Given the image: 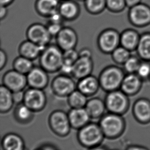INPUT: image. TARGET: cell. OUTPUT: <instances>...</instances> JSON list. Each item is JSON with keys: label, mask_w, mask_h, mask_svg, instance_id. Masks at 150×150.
I'll return each mask as SVG.
<instances>
[{"label": "cell", "mask_w": 150, "mask_h": 150, "mask_svg": "<svg viewBox=\"0 0 150 150\" xmlns=\"http://www.w3.org/2000/svg\"><path fill=\"white\" fill-rule=\"evenodd\" d=\"M63 61V51L56 44L45 47L39 58V66L49 74L60 71Z\"/></svg>", "instance_id": "1"}, {"label": "cell", "mask_w": 150, "mask_h": 150, "mask_svg": "<svg viewBox=\"0 0 150 150\" xmlns=\"http://www.w3.org/2000/svg\"><path fill=\"white\" fill-rule=\"evenodd\" d=\"M126 73L119 65H109L101 71L98 80L101 89L106 92L120 89Z\"/></svg>", "instance_id": "2"}, {"label": "cell", "mask_w": 150, "mask_h": 150, "mask_svg": "<svg viewBox=\"0 0 150 150\" xmlns=\"http://www.w3.org/2000/svg\"><path fill=\"white\" fill-rule=\"evenodd\" d=\"M105 138L100 124L94 122H89L77 132V140L79 144L88 149L100 146Z\"/></svg>", "instance_id": "3"}, {"label": "cell", "mask_w": 150, "mask_h": 150, "mask_svg": "<svg viewBox=\"0 0 150 150\" xmlns=\"http://www.w3.org/2000/svg\"><path fill=\"white\" fill-rule=\"evenodd\" d=\"M98 124L105 138L110 139L120 137L125 128V122L122 116L109 112L100 119Z\"/></svg>", "instance_id": "4"}, {"label": "cell", "mask_w": 150, "mask_h": 150, "mask_svg": "<svg viewBox=\"0 0 150 150\" xmlns=\"http://www.w3.org/2000/svg\"><path fill=\"white\" fill-rule=\"evenodd\" d=\"M48 124L52 132L57 136L65 137L71 131L68 114L63 110H55L50 114Z\"/></svg>", "instance_id": "5"}, {"label": "cell", "mask_w": 150, "mask_h": 150, "mask_svg": "<svg viewBox=\"0 0 150 150\" xmlns=\"http://www.w3.org/2000/svg\"><path fill=\"white\" fill-rule=\"evenodd\" d=\"M128 96L120 89L108 92L105 99L108 112L120 115L125 113L129 106Z\"/></svg>", "instance_id": "6"}, {"label": "cell", "mask_w": 150, "mask_h": 150, "mask_svg": "<svg viewBox=\"0 0 150 150\" xmlns=\"http://www.w3.org/2000/svg\"><path fill=\"white\" fill-rule=\"evenodd\" d=\"M120 33L114 29H107L100 33L97 39L98 48L101 53L111 55L120 46Z\"/></svg>", "instance_id": "7"}, {"label": "cell", "mask_w": 150, "mask_h": 150, "mask_svg": "<svg viewBox=\"0 0 150 150\" xmlns=\"http://www.w3.org/2000/svg\"><path fill=\"white\" fill-rule=\"evenodd\" d=\"M69 75L61 74L53 79L51 89L55 95L59 97H68L75 89L77 83Z\"/></svg>", "instance_id": "8"}, {"label": "cell", "mask_w": 150, "mask_h": 150, "mask_svg": "<svg viewBox=\"0 0 150 150\" xmlns=\"http://www.w3.org/2000/svg\"><path fill=\"white\" fill-rule=\"evenodd\" d=\"M128 20L132 26L143 28L150 25V6L141 2L129 8Z\"/></svg>", "instance_id": "9"}, {"label": "cell", "mask_w": 150, "mask_h": 150, "mask_svg": "<svg viewBox=\"0 0 150 150\" xmlns=\"http://www.w3.org/2000/svg\"><path fill=\"white\" fill-rule=\"evenodd\" d=\"M47 102V96L43 89L29 87L24 91L23 104L34 113L43 111Z\"/></svg>", "instance_id": "10"}, {"label": "cell", "mask_w": 150, "mask_h": 150, "mask_svg": "<svg viewBox=\"0 0 150 150\" xmlns=\"http://www.w3.org/2000/svg\"><path fill=\"white\" fill-rule=\"evenodd\" d=\"M26 35L27 40L43 48L50 44L52 38L47 26L39 23L30 25L27 29Z\"/></svg>", "instance_id": "11"}, {"label": "cell", "mask_w": 150, "mask_h": 150, "mask_svg": "<svg viewBox=\"0 0 150 150\" xmlns=\"http://www.w3.org/2000/svg\"><path fill=\"white\" fill-rule=\"evenodd\" d=\"M2 84L13 93L24 91L28 85L27 76L13 69L9 70L3 75Z\"/></svg>", "instance_id": "12"}, {"label": "cell", "mask_w": 150, "mask_h": 150, "mask_svg": "<svg viewBox=\"0 0 150 150\" xmlns=\"http://www.w3.org/2000/svg\"><path fill=\"white\" fill-rule=\"evenodd\" d=\"M55 38L56 44L63 51L75 49L79 40L75 30L69 26H63Z\"/></svg>", "instance_id": "13"}, {"label": "cell", "mask_w": 150, "mask_h": 150, "mask_svg": "<svg viewBox=\"0 0 150 150\" xmlns=\"http://www.w3.org/2000/svg\"><path fill=\"white\" fill-rule=\"evenodd\" d=\"M48 74L41 66H35L26 75L28 85L29 87L44 90L49 84Z\"/></svg>", "instance_id": "14"}, {"label": "cell", "mask_w": 150, "mask_h": 150, "mask_svg": "<svg viewBox=\"0 0 150 150\" xmlns=\"http://www.w3.org/2000/svg\"><path fill=\"white\" fill-rule=\"evenodd\" d=\"M93 67V61L92 58L79 57L73 64L71 76L79 80L92 75Z\"/></svg>", "instance_id": "15"}, {"label": "cell", "mask_w": 150, "mask_h": 150, "mask_svg": "<svg viewBox=\"0 0 150 150\" xmlns=\"http://www.w3.org/2000/svg\"><path fill=\"white\" fill-rule=\"evenodd\" d=\"M59 12L64 20L73 21L79 16L81 8L75 0L61 1Z\"/></svg>", "instance_id": "16"}, {"label": "cell", "mask_w": 150, "mask_h": 150, "mask_svg": "<svg viewBox=\"0 0 150 150\" xmlns=\"http://www.w3.org/2000/svg\"><path fill=\"white\" fill-rule=\"evenodd\" d=\"M143 82L136 73L126 74L120 89L127 95H134L140 91Z\"/></svg>", "instance_id": "17"}, {"label": "cell", "mask_w": 150, "mask_h": 150, "mask_svg": "<svg viewBox=\"0 0 150 150\" xmlns=\"http://www.w3.org/2000/svg\"><path fill=\"white\" fill-rule=\"evenodd\" d=\"M68 114L71 127L75 130H79L91 119L85 108L71 109Z\"/></svg>", "instance_id": "18"}, {"label": "cell", "mask_w": 150, "mask_h": 150, "mask_svg": "<svg viewBox=\"0 0 150 150\" xmlns=\"http://www.w3.org/2000/svg\"><path fill=\"white\" fill-rule=\"evenodd\" d=\"M100 88L98 78L91 75L78 80L77 89L86 96L91 97L97 94Z\"/></svg>", "instance_id": "19"}, {"label": "cell", "mask_w": 150, "mask_h": 150, "mask_svg": "<svg viewBox=\"0 0 150 150\" xmlns=\"http://www.w3.org/2000/svg\"><path fill=\"white\" fill-rule=\"evenodd\" d=\"M61 0H36V12L41 16L48 18L59 11Z\"/></svg>", "instance_id": "20"}, {"label": "cell", "mask_w": 150, "mask_h": 150, "mask_svg": "<svg viewBox=\"0 0 150 150\" xmlns=\"http://www.w3.org/2000/svg\"><path fill=\"white\" fill-rule=\"evenodd\" d=\"M140 35L136 29H127L120 33V45L131 52L135 51L140 38Z\"/></svg>", "instance_id": "21"}, {"label": "cell", "mask_w": 150, "mask_h": 150, "mask_svg": "<svg viewBox=\"0 0 150 150\" xmlns=\"http://www.w3.org/2000/svg\"><path fill=\"white\" fill-rule=\"evenodd\" d=\"M133 113L134 117L141 124L150 122V101L146 99H139L134 104Z\"/></svg>", "instance_id": "22"}, {"label": "cell", "mask_w": 150, "mask_h": 150, "mask_svg": "<svg viewBox=\"0 0 150 150\" xmlns=\"http://www.w3.org/2000/svg\"><path fill=\"white\" fill-rule=\"evenodd\" d=\"M1 147L3 150H25L27 149L22 137L14 133H9L4 135Z\"/></svg>", "instance_id": "23"}, {"label": "cell", "mask_w": 150, "mask_h": 150, "mask_svg": "<svg viewBox=\"0 0 150 150\" xmlns=\"http://www.w3.org/2000/svg\"><path fill=\"white\" fill-rule=\"evenodd\" d=\"M44 49L35 43L27 40L21 43L18 51L20 56L34 61L39 58Z\"/></svg>", "instance_id": "24"}, {"label": "cell", "mask_w": 150, "mask_h": 150, "mask_svg": "<svg viewBox=\"0 0 150 150\" xmlns=\"http://www.w3.org/2000/svg\"><path fill=\"white\" fill-rule=\"evenodd\" d=\"M85 109L91 119H100L107 110L105 100L98 97L92 98L88 100Z\"/></svg>", "instance_id": "25"}, {"label": "cell", "mask_w": 150, "mask_h": 150, "mask_svg": "<svg viewBox=\"0 0 150 150\" xmlns=\"http://www.w3.org/2000/svg\"><path fill=\"white\" fill-rule=\"evenodd\" d=\"M135 52L142 60L150 62V32H144L140 35Z\"/></svg>", "instance_id": "26"}, {"label": "cell", "mask_w": 150, "mask_h": 150, "mask_svg": "<svg viewBox=\"0 0 150 150\" xmlns=\"http://www.w3.org/2000/svg\"><path fill=\"white\" fill-rule=\"evenodd\" d=\"M14 104L13 92L2 84L0 87V112L2 114L8 113Z\"/></svg>", "instance_id": "27"}, {"label": "cell", "mask_w": 150, "mask_h": 150, "mask_svg": "<svg viewBox=\"0 0 150 150\" xmlns=\"http://www.w3.org/2000/svg\"><path fill=\"white\" fill-rule=\"evenodd\" d=\"M13 113L15 119L21 124H29L34 117V112L23 103L17 104Z\"/></svg>", "instance_id": "28"}, {"label": "cell", "mask_w": 150, "mask_h": 150, "mask_svg": "<svg viewBox=\"0 0 150 150\" xmlns=\"http://www.w3.org/2000/svg\"><path fill=\"white\" fill-rule=\"evenodd\" d=\"M33 61L19 56L12 63L13 69L24 75H27L35 67Z\"/></svg>", "instance_id": "29"}, {"label": "cell", "mask_w": 150, "mask_h": 150, "mask_svg": "<svg viewBox=\"0 0 150 150\" xmlns=\"http://www.w3.org/2000/svg\"><path fill=\"white\" fill-rule=\"evenodd\" d=\"M87 97L76 89L67 97V102L71 109L85 108L88 100Z\"/></svg>", "instance_id": "30"}, {"label": "cell", "mask_w": 150, "mask_h": 150, "mask_svg": "<svg viewBox=\"0 0 150 150\" xmlns=\"http://www.w3.org/2000/svg\"><path fill=\"white\" fill-rule=\"evenodd\" d=\"M84 6L90 14L97 15L106 9V0H85Z\"/></svg>", "instance_id": "31"}, {"label": "cell", "mask_w": 150, "mask_h": 150, "mask_svg": "<svg viewBox=\"0 0 150 150\" xmlns=\"http://www.w3.org/2000/svg\"><path fill=\"white\" fill-rule=\"evenodd\" d=\"M132 55V52L120 45L111 54V58L116 65L122 66Z\"/></svg>", "instance_id": "32"}, {"label": "cell", "mask_w": 150, "mask_h": 150, "mask_svg": "<svg viewBox=\"0 0 150 150\" xmlns=\"http://www.w3.org/2000/svg\"><path fill=\"white\" fill-rule=\"evenodd\" d=\"M142 61L137 55L132 54L122 67L126 74L136 73Z\"/></svg>", "instance_id": "33"}, {"label": "cell", "mask_w": 150, "mask_h": 150, "mask_svg": "<svg viewBox=\"0 0 150 150\" xmlns=\"http://www.w3.org/2000/svg\"><path fill=\"white\" fill-rule=\"evenodd\" d=\"M126 7L125 0H106V9L112 13L122 12Z\"/></svg>", "instance_id": "34"}, {"label": "cell", "mask_w": 150, "mask_h": 150, "mask_svg": "<svg viewBox=\"0 0 150 150\" xmlns=\"http://www.w3.org/2000/svg\"><path fill=\"white\" fill-rule=\"evenodd\" d=\"M136 74L143 81L150 80V62L142 60Z\"/></svg>", "instance_id": "35"}, {"label": "cell", "mask_w": 150, "mask_h": 150, "mask_svg": "<svg viewBox=\"0 0 150 150\" xmlns=\"http://www.w3.org/2000/svg\"><path fill=\"white\" fill-rule=\"evenodd\" d=\"M63 57L64 62L73 65L77 59L79 58V53L76 51L75 49L64 51H63Z\"/></svg>", "instance_id": "36"}, {"label": "cell", "mask_w": 150, "mask_h": 150, "mask_svg": "<svg viewBox=\"0 0 150 150\" xmlns=\"http://www.w3.org/2000/svg\"><path fill=\"white\" fill-rule=\"evenodd\" d=\"M46 26L49 33L52 37H56L64 26L62 24L52 22H48Z\"/></svg>", "instance_id": "37"}, {"label": "cell", "mask_w": 150, "mask_h": 150, "mask_svg": "<svg viewBox=\"0 0 150 150\" xmlns=\"http://www.w3.org/2000/svg\"><path fill=\"white\" fill-rule=\"evenodd\" d=\"M13 95L14 104H18L23 103L24 97V91L14 92L13 93Z\"/></svg>", "instance_id": "38"}, {"label": "cell", "mask_w": 150, "mask_h": 150, "mask_svg": "<svg viewBox=\"0 0 150 150\" xmlns=\"http://www.w3.org/2000/svg\"><path fill=\"white\" fill-rule=\"evenodd\" d=\"M7 62V56L5 51L1 49L0 51V69L2 70L5 67Z\"/></svg>", "instance_id": "39"}, {"label": "cell", "mask_w": 150, "mask_h": 150, "mask_svg": "<svg viewBox=\"0 0 150 150\" xmlns=\"http://www.w3.org/2000/svg\"><path fill=\"white\" fill-rule=\"evenodd\" d=\"M79 57H88V58H92L91 51L88 48H83L81 49V51H79Z\"/></svg>", "instance_id": "40"}, {"label": "cell", "mask_w": 150, "mask_h": 150, "mask_svg": "<svg viewBox=\"0 0 150 150\" xmlns=\"http://www.w3.org/2000/svg\"><path fill=\"white\" fill-rule=\"evenodd\" d=\"M8 14V9L7 6H1L0 8V19L2 21L6 18Z\"/></svg>", "instance_id": "41"}, {"label": "cell", "mask_w": 150, "mask_h": 150, "mask_svg": "<svg viewBox=\"0 0 150 150\" xmlns=\"http://www.w3.org/2000/svg\"><path fill=\"white\" fill-rule=\"evenodd\" d=\"M127 7L130 8L142 2V0H125Z\"/></svg>", "instance_id": "42"}, {"label": "cell", "mask_w": 150, "mask_h": 150, "mask_svg": "<svg viewBox=\"0 0 150 150\" xmlns=\"http://www.w3.org/2000/svg\"><path fill=\"white\" fill-rule=\"evenodd\" d=\"M54 146L50 144H44L40 148L36 149L35 150H56Z\"/></svg>", "instance_id": "43"}, {"label": "cell", "mask_w": 150, "mask_h": 150, "mask_svg": "<svg viewBox=\"0 0 150 150\" xmlns=\"http://www.w3.org/2000/svg\"><path fill=\"white\" fill-rule=\"evenodd\" d=\"M126 150H149L146 148L140 146H132L127 149Z\"/></svg>", "instance_id": "44"}, {"label": "cell", "mask_w": 150, "mask_h": 150, "mask_svg": "<svg viewBox=\"0 0 150 150\" xmlns=\"http://www.w3.org/2000/svg\"><path fill=\"white\" fill-rule=\"evenodd\" d=\"M14 0H0L1 6H7L8 7L14 2Z\"/></svg>", "instance_id": "45"}, {"label": "cell", "mask_w": 150, "mask_h": 150, "mask_svg": "<svg viewBox=\"0 0 150 150\" xmlns=\"http://www.w3.org/2000/svg\"><path fill=\"white\" fill-rule=\"evenodd\" d=\"M90 150H107V149L104 148L103 146H98L96 147H95L94 148L91 149H90Z\"/></svg>", "instance_id": "46"}, {"label": "cell", "mask_w": 150, "mask_h": 150, "mask_svg": "<svg viewBox=\"0 0 150 150\" xmlns=\"http://www.w3.org/2000/svg\"><path fill=\"white\" fill-rule=\"evenodd\" d=\"M76 1H79V2H85V0H75Z\"/></svg>", "instance_id": "47"}, {"label": "cell", "mask_w": 150, "mask_h": 150, "mask_svg": "<svg viewBox=\"0 0 150 150\" xmlns=\"http://www.w3.org/2000/svg\"><path fill=\"white\" fill-rule=\"evenodd\" d=\"M117 150V149H114V150Z\"/></svg>", "instance_id": "48"}, {"label": "cell", "mask_w": 150, "mask_h": 150, "mask_svg": "<svg viewBox=\"0 0 150 150\" xmlns=\"http://www.w3.org/2000/svg\"><path fill=\"white\" fill-rule=\"evenodd\" d=\"M61 1H65V0H61Z\"/></svg>", "instance_id": "49"}, {"label": "cell", "mask_w": 150, "mask_h": 150, "mask_svg": "<svg viewBox=\"0 0 150 150\" xmlns=\"http://www.w3.org/2000/svg\"></svg>", "instance_id": "50"}]
</instances>
